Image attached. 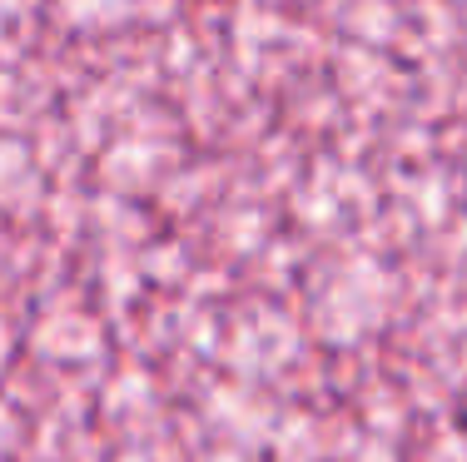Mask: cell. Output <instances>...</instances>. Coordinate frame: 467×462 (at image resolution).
<instances>
[]
</instances>
